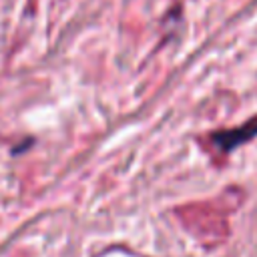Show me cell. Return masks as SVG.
<instances>
[{
    "label": "cell",
    "mask_w": 257,
    "mask_h": 257,
    "mask_svg": "<svg viewBox=\"0 0 257 257\" xmlns=\"http://www.w3.org/2000/svg\"><path fill=\"white\" fill-rule=\"evenodd\" d=\"M255 135H257V118H253V120L245 122L243 126L231 128V131L215 133L211 139H213V143H215L223 153H229V151H233L235 147H239L241 143L251 141Z\"/></svg>",
    "instance_id": "cell-1"
}]
</instances>
